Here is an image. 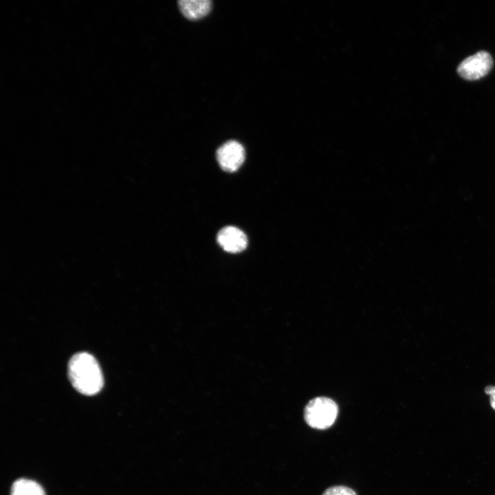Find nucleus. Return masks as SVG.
I'll list each match as a JSON object with an SVG mask.
<instances>
[{
	"mask_svg": "<svg viewBox=\"0 0 495 495\" xmlns=\"http://www.w3.org/2000/svg\"><path fill=\"white\" fill-rule=\"evenodd\" d=\"M492 65L491 55L486 51H480L462 60L457 72L465 80H476L487 75Z\"/></svg>",
	"mask_w": 495,
	"mask_h": 495,
	"instance_id": "3",
	"label": "nucleus"
},
{
	"mask_svg": "<svg viewBox=\"0 0 495 495\" xmlns=\"http://www.w3.org/2000/svg\"><path fill=\"white\" fill-rule=\"evenodd\" d=\"M485 392L490 396L491 407L495 410V386H487L485 388Z\"/></svg>",
	"mask_w": 495,
	"mask_h": 495,
	"instance_id": "9",
	"label": "nucleus"
},
{
	"mask_svg": "<svg viewBox=\"0 0 495 495\" xmlns=\"http://www.w3.org/2000/svg\"><path fill=\"white\" fill-rule=\"evenodd\" d=\"M245 149L235 140L223 144L217 151L216 157L220 167L226 172H234L245 160Z\"/></svg>",
	"mask_w": 495,
	"mask_h": 495,
	"instance_id": "4",
	"label": "nucleus"
},
{
	"mask_svg": "<svg viewBox=\"0 0 495 495\" xmlns=\"http://www.w3.org/2000/svg\"><path fill=\"white\" fill-rule=\"evenodd\" d=\"M68 373L74 387L85 395L98 393L104 384L97 360L88 353L80 352L72 356L68 364Z\"/></svg>",
	"mask_w": 495,
	"mask_h": 495,
	"instance_id": "1",
	"label": "nucleus"
},
{
	"mask_svg": "<svg viewBox=\"0 0 495 495\" xmlns=\"http://www.w3.org/2000/svg\"><path fill=\"white\" fill-rule=\"evenodd\" d=\"M178 6L182 14L190 20L199 19L207 15L211 10L209 0H182Z\"/></svg>",
	"mask_w": 495,
	"mask_h": 495,
	"instance_id": "6",
	"label": "nucleus"
},
{
	"mask_svg": "<svg viewBox=\"0 0 495 495\" xmlns=\"http://www.w3.org/2000/svg\"><path fill=\"white\" fill-rule=\"evenodd\" d=\"M217 240L225 251L230 253L241 252L248 245L245 234L234 226H226L222 228L217 234Z\"/></svg>",
	"mask_w": 495,
	"mask_h": 495,
	"instance_id": "5",
	"label": "nucleus"
},
{
	"mask_svg": "<svg viewBox=\"0 0 495 495\" xmlns=\"http://www.w3.org/2000/svg\"><path fill=\"white\" fill-rule=\"evenodd\" d=\"M322 495H357L352 489L342 485L327 488Z\"/></svg>",
	"mask_w": 495,
	"mask_h": 495,
	"instance_id": "8",
	"label": "nucleus"
},
{
	"mask_svg": "<svg viewBox=\"0 0 495 495\" xmlns=\"http://www.w3.org/2000/svg\"><path fill=\"white\" fill-rule=\"evenodd\" d=\"M11 495H45L43 487L36 482L20 478L12 484Z\"/></svg>",
	"mask_w": 495,
	"mask_h": 495,
	"instance_id": "7",
	"label": "nucleus"
},
{
	"mask_svg": "<svg viewBox=\"0 0 495 495\" xmlns=\"http://www.w3.org/2000/svg\"><path fill=\"white\" fill-rule=\"evenodd\" d=\"M338 414V407L331 399L318 397L310 400L304 410V418L310 427L324 430L331 427Z\"/></svg>",
	"mask_w": 495,
	"mask_h": 495,
	"instance_id": "2",
	"label": "nucleus"
}]
</instances>
